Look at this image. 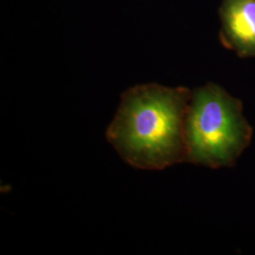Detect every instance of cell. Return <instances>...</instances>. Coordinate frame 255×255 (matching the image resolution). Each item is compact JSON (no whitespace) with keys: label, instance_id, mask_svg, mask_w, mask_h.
I'll list each match as a JSON object with an SVG mask.
<instances>
[{"label":"cell","instance_id":"obj_3","mask_svg":"<svg viewBox=\"0 0 255 255\" xmlns=\"http://www.w3.org/2000/svg\"><path fill=\"white\" fill-rule=\"evenodd\" d=\"M220 41L239 57H255V0H222Z\"/></svg>","mask_w":255,"mask_h":255},{"label":"cell","instance_id":"obj_1","mask_svg":"<svg viewBox=\"0 0 255 255\" xmlns=\"http://www.w3.org/2000/svg\"><path fill=\"white\" fill-rule=\"evenodd\" d=\"M191 91L142 84L124 92L106 131L121 158L139 169L158 170L186 162L185 119Z\"/></svg>","mask_w":255,"mask_h":255},{"label":"cell","instance_id":"obj_2","mask_svg":"<svg viewBox=\"0 0 255 255\" xmlns=\"http://www.w3.org/2000/svg\"><path fill=\"white\" fill-rule=\"evenodd\" d=\"M253 138L241 101L217 83L191 91L185 119L186 162L210 168L234 166Z\"/></svg>","mask_w":255,"mask_h":255}]
</instances>
